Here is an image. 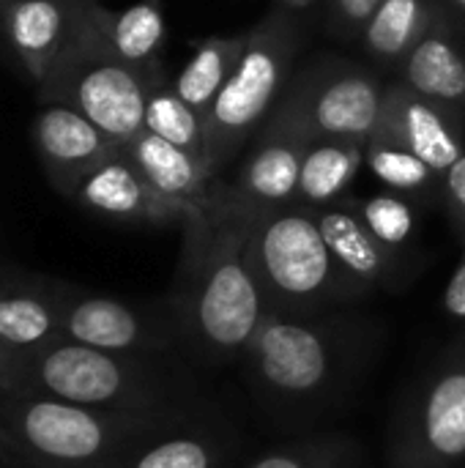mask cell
Returning <instances> with one entry per match:
<instances>
[{"instance_id":"36","label":"cell","mask_w":465,"mask_h":468,"mask_svg":"<svg viewBox=\"0 0 465 468\" xmlns=\"http://www.w3.org/2000/svg\"><path fill=\"white\" fill-rule=\"evenodd\" d=\"M455 351H460V354H465V335H463V340H460V343L455 346Z\"/></svg>"},{"instance_id":"18","label":"cell","mask_w":465,"mask_h":468,"mask_svg":"<svg viewBox=\"0 0 465 468\" xmlns=\"http://www.w3.org/2000/svg\"><path fill=\"white\" fill-rule=\"evenodd\" d=\"M397 82L414 93L433 99L465 115V27L449 14L441 16L430 33L397 69Z\"/></svg>"},{"instance_id":"27","label":"cell","mask_w":465,"mask_h":468,"mask_svg":"<svg viewBox=\"0 0 465 468\" xmlns=\"http://www.w3.org/2000/svg\"><path fill=\"white\" fill-rule=\"evenodd\" d=\"M343 203L365 222V228L392 252H403L417 230V211L408 197L397 192L370 197H343Z\"/></svg>"},{"instance_id":"17","label":"cell","mask_w":465,"mask_h":468,"mask_svg":"<svg viewBox=\"0 0 465 468\" xmlns=\"http://www.w3.org/2000/svg\"><path fill=\"white\" fill-rule=\"evenodd\" d=\"M63 282L0 271V340L33 356L63 340Z\"/></svg>"},{"instance_id":"34","label":"cell","mask_w":465,"mask_h":468,"mask_svg":"<svg viewBox=\"0 0 465 468\" xmlns=\"http://www.w3.org/2000/svg\"><path fill=\"white\" fill-rule=\"evenodd\" d=\"M277 5H282L293 14V11H310L315 5V0H277Z\"/></svg>"},{"instance_id":"37","label":"cell","mask_w":465,"mask_h":468,"mask_svg":"<svg viewBox=\"0 0 465 468\" xmlns=\"http://www.w3.org/2000/svg\"><path fill=\"white\" fill-rule=\"evenodd\" d=\"M5 398H8V395H5V392L0 389V411H3V403H5Z\"/></svg>"},{"instance_id":"2","label":"cell","mask_w":465,"mask_h":468,"mask_svg":"<svg viewBox=\"0 0 465 468\" xmlns=\"http://www.w3.org/2000/svg\"><path fill=\"white\" fill-rule=\"evenodd\" d=\"M378 329L340 313H266L241 359L258 411L299 431L340 406L373 362Z\"/></svg>"},{"instance_id":"33","label":"cell","mask_w":465,"mask_h":468,"mask_svg":"<svg viewBox=\"0 0 465 468\" xmlns=\"http://www.w3.org/2000/svg\"><path fill=\"white\" fill-rule=\"evenodd\" d=\"M441 5H444V11H447L458 25H463L465 27V0H441Z\"/></svg>"},{"instance_id":"31","label":"cell","mask_w":465,"mask_h":468,"mask_svg":"<svg viewBox=\"0 0 465 468\" xmlns=\"http://www.w3.org/2000/svg\"><path fill=\"white\" fill-rule=\"evenodd\" d=\"M27 362L30 356H25L22 351L5 346L0 340V389L5 395H16L25 389V381H27Z\"/></svg>"},{"instance_id":"23","label":"cell","mask_w":465,"mask_h":468,"mask_svg":"<svg viewBox=\"0 0 465 468\" xmlns=\"http://www.w3.org/2000/svg\"><path fill=\"white\" fill-rule=\"evenodd\" d=\"M365 165V143L359 140H315L307 145L299 176L296 206L323 208L345 197L348 186Z\"/></svg>"},{"instance_id":"20","label":"cell","mask_w":465,"mask_h":468,"mask_svg":"<svg viewBox=\"0 0 465 468\" xmlns=\"http://www.w3.org/2000/svg\"><path fill=\"white\" fill-rule=\"evenodd\" d=\"M310 211V208H307ZM332 255L367 288H392L403 277V258L386 250L365 222L340 200L312 211Z\"/></svg>"},{"instance_id":"5","label":"cell","mask_w":465,"mask_h":468,"mask_svg":"<svg viewBox=\"0 0 465 468\" xmlns=\"http://www.w3.org/2000/svg\"><path fill=\"white\" fill-rule=\"evenodd\" d=\"M247 255L266 313H326L373 291L332 255L312 211L301 206L255 219Z\"/></svg>"},{"instance_id":"15","label":"cell","mask_w":465,"mask_h":468,"mask_svg":"<svg viewBox=\"0 0 465 468\" xmlns=\"http://www.w3.org/2000/svg\"><path fill=\"white\" fill-rule=\"evenodd\" d=\"M33 145L49 181L66 197L85 173L118 151V145L79 110L63 101L41 104L38 115L33 118Z\"/></svg>"},{"instance_id":"3","label":"cell","mask_w":465,"mask_h":468,"mask_svg":"<svg viewBox=\"0 0 465 468\" xmlns=\"http://www.w3.org/2000/svg\"><path fill=\"white\" fill-rule=\"evenodd\" d=\"M22 392L148 420L206 417L203 392L184 359L101 351L71 340L30 356Z\"/></svg>"},{"instance_id":"24","label":"cell","mask_w":465,"mask_h":468,"mask_svg":"<svg viewBox=\"0 0 465 468\" xmlns=\"http://www.w3.org/2000/svg\"><path fill=\"white\" fill-rule=\"evenodd\" d=\"M247 47V33L238 36H211L197 44L189 63L175 77V93L206 121L219 90L230 80L241 52Z\"/></svg>"},{"instance_id":"21","label":"cell","mask_w":465,"mask_h":468,"mask_svg":"<svg viewBox=\"0 0 465 468\" xmlns=\"http://www.w3.org/2000/svg\"><path fill=\"white\" fill-rule=\"evenodd\" d=\"M233 452L227 431L206 414L156 433L123 455L115 468H230Z\"/></svg>"},{"instance_id":"11","label":"cell","mask_w":465,"mask_h":468,"mask_svg":"<svg viewBox=\"0 0 465 468\" xmlns=\"http://www.w3.org/2000/svg\"><path fill=\"white\" fill-rule=\"evenodd\" d=\"M69 197L90 214L129 225H184V219L195 214L159 195L123 148L85 173Z\"/></svg>"},{"instance_id":"30","label":"cell","mask_w":465,"mask_h":468,"mask_svg":"<svg viewBox=\"0 0 465 468\" xmlns=\"http://www.w3.org/2000/svg\"><path fill=\"white\" fill-rule=\"evenodd\" d=\"M449 222L465 247V154L447 170L444 176V195H441Z\"/></svg>"},{"instance_id":"32","label":"cell","mask_w":465,"mask_h":468,"mask_svg":"<svg viewBox=\"0 0 465 468\" xmlns=\"http://www.w3.org/2000/svg\"><path fill=\"white\" fill-rule=\"evenodd\" d=\"M444 310L449 313V318L465 321V247L460 263L455 266V274L444 291Z\"/></svg>"},{"instance_id":"7","label":"cell","mask_w":465,"mask_h":468,"mask_svg":"<svg viewBox=\"0 0 465 468\" xmlns=\"http://www.w3.org/2000/svg\"><path fill=\"white\" fill-rule=\"evenodd\" d=\"M386 80L348 58H318L293 71L277 107L260 129L315 140L367 143L378 129Z\"/></svg>"},{"instance_id":"16","label":"cell","mask_w":465,"mask_h":468,"mask_svg":"<svg viewBox=\"0 0 465 468\" xmlns=\"http://www.w3.org/2000/svg\"><path fill=\"white\" fill-rule=\"evenodd\" d=\"M123 151L159 195L186 211L208 208L222 197L225 181L206 165V159L151 134L148 129H143Z\"/></svg>"},{"instance_id":"19","label":"cell","mask_w":465,"mask_h":468,"mask_svg":"<svg viewBox=\"0 0 465 468\" xmlns=\"http://www.w3.org/2000/svg\"><path fill=\"white\" fill-rule=\"evenodd\" d=\"M85 27L90 38L121 63L153 71L164 44V14L159 0H143L123 11H107L96 0H85Z\"/></svg>"},{"instance_id":"10","label":"cell","mask_w":465,"mask_h":468,"mask_svg":"<svg viewBox=\"0 0 465 468\" xmlns=\"http://www.w3.org/2000/svg\"><path fill=\"white\" fill-rule=\"evenodd\" d=\"M60 324L63 340L118 351V354H148L184 359L178 326L167 313H151L126 302L63 285L60 293Z\"/></svg>"},{"instance_id":"28","label":"cell","mask_w":465,"mask_h":468,"mask_svg":"<svg viewBox=\"0 0 465 468\" xmlns=\"http://www.w3.org/2000/svg\"><path fill=\"white\" fill-rule=\"evenodd\" d=\"M244 468H362V452L348 436H315L269 450Z\"/></svg>"},{"instance_id":"26","label":"cell","mask_w":465,"mask_h":468,"mask_svg":"<svg viewBox=\"0 0 465 468\" xmlns=\"http://www.w3.org/2000/svg\"><path fill=\"white\" fill-rule=\"evenodd\" d=\"M145 129L200 159H206V121L162 77L151 80L145 99ZM208 165V162H206Z\"/></svg>"},{"instance_id":"29","label":"cell","mask_w":465,"mask_h":468,"mask_svg":"<svg viewBox=\"0 0 465 468\" xmlns=\"http://www.w3.org/2000/svg\"><path fill=\"white\" fill-rule=\"evenodd\" d=\"M381 3L384 0H337L332 11L323 16L326 30L345 44H356L373 14L381 8Z\"/></svg>"},{"instance_id":"22","label":"cell","mask_w":465,"mask_h":468,"mask_svg":"<svg viewBox=\"0 0 465 468\" xmlns=\"http://www.w3.org/2000/svg\"><path fill=\"white\" fill-rule=\"evenodd\" d=\"M441 16H447L441 0H384L362 30L356 47L378 69L397 74L403 60Z\"/></svg>"},{"instance_id":"9","label":"cell","mask_w":465,"mask_h":468,"mask_svg":"<svg viewBox=\"0 0 465 468\" xmlns=\"http://www.w3.org/2000/svg\"><path fill=\"white\" fill-rule=\"evenodd\" d=\"M389 468L465 463V354L436 365L403 400L389 433Z\"/></svg>"},{"instance_id":"12","label":"cell","mask_w":465,"mask_h":468,"mask_svg":"<svg viewBox=\"0 0 465 468\" xmlns=\"http://www.w3.org/2000/svg\"><path fill=\"white\" fill-rule=\"evenodd\" d=\"M378 129L414 151L441 178L465 154L463 112L425 99L397 80L386 85Z\"/></svg>"},{"instance_id":"1","label":"cell","mask_w":465,"mask_h":468,"mask_svg":"<svg viewBox=\"0 0 465 468\" xmlns=\"http://www.w3.org/2000/svg\"><path fill=\"white\" fill-rule=\"evenodd\" d=\"M255 217L222 197L184 219V252L170 315L178 326L184 356L203 367L241 362L266 315L258 280L249 266V233Z\"/></svg>"},{"instance_id":"13","label":"cell","mask_w":465,"mask_h":468,"mask_svg":"<svg viewBox=\"0 0 465 468\" xmlns=\"http://www.w3.org/2000/svg\"><path fill=\"white\" fill-rule=\"evenodd\" d=\"M307 145L310 143L296 134L260 129L249 143L236 178L225 181L227 197L255 219L296 206Z\"/></svg>"},{"instance_id":"14","label":"cell","mask_w":465,"mask_h":468,"mask_svg":"<svg viewBox=\"0 0 465 468\" xmlns=\"http://www.w3.org/2000/svg\"><path fill=\"white\" fill-rule=\"evenodd\" d=\"M85 0H8L3 30L27 74L44 85L82 33Z\"/></svg>"},{"instance_id":"8","label":"cell","mask_w":465,"mask_h":468,"mask_svg":"<svg viewBox=\"0 0 465 468\" xmlns=\"http://www.w3.org/2000/svg\"><path fill=\"white\" fill-rule=\"evenodd\" d=\"M159 71L132 69L104 52L85 27L82 3V33L44 82V101L71 104L118 148H126L145 129V99Z\"/></svg>"},{"instance_id":"25","label":"cell","mask_w":465,"mask_h":468,"mask_svg":"<svg viewBox=\"0 0 465 468\" xmlns=\"http://www.w3.org/2000/svg\"><path fill=\"white\" fill-rule=\"evenodd\" d=\"M365 165L378 181H384L392 192L403 197L428 200L444 195V178L414 151H408L403 143H397L381 129H375L365 143Z\"/></svg>"},{"instance_id":"35","label":"cell","mask_w":465,"mask_h":468,"mask_svg":"<svg viewBox=\"0 0 465 468\" xmlns=\"http://www.w3.org/2000/svg\"><path fill=\"white\" fill-rule=\"evenodd\" d=\"M337 0H315V5H312V11H318L321 14V19L332 11V5H334Z\"/></svg>"},{"instance_id":"38","label":"cell","mask_w":465,"mask_h":468,"mask_svg":"<svg viewBox=\"0 0 465 468\" xmlns=\"http://www.w3.org/2000/svg\"><path fill=\"white\" fill-rule=\"evenodd\" d=\"M0 3H8V0H0Z\"/></svg>"},{"instance_id":"6","label":"cell","mask_w":465,"mask_h":468,"mask_svg":"<svg viewBox=\"0 0 465 468\" xmlns=\"http://www.w3.org/2000/svg\"><path fill=\"white\" fill-rule=\"evenodd\" d=\"M299 49L301 25L282 5L247 30V47L206 118V162L217 176L269 121L296 71Z\"/></svg>"},{"instance_id":"4","label":"cell","mask_w":465,"mask_h":468,"mask_svg":"<svg viewBox=\"0 0 465 468\" xmlns=\"http://www.w3.org/2000/svg\"><path fill=\"white\" fill-rule=\"evenodd\" d=\"M186 420L96 411L38 392L8 395L0 411L3 468H115L143 441Z\"/></svg>"}]
</instances>
